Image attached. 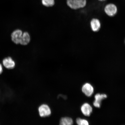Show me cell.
<instances>
[{
	"label": "cell",
	"mask_w": 125,
	"mask_h": 125,
	"mask_svg": "<svg viewBox=\"0 0 125 125\" xmlns=\"http://www.w3.org/2000/svg\"><path fill=\"white\" fill-rule=\"evenodd\" d=\"M107 97V95L104 94H97L95 95V100L93 103V105L95 107L100 108L101 107V101Z\"/></svg>",
	"instance_id": "7"
},
{
	"label": "cell",
	"mask_w": 125,
	"mask_h": 125,
	"mask_svg": "<svg viewBox=\"0 0 125 125\" xmlns=\"http://www.w3.org/2000/svg\"><path fill=\"white\" fill-rule=\"evenodd\" d=\"M3 72V68L2 65L0 63V74H1Z\"/></svg>",
	"instance_id": "14"
},
{
	"label": "cell",
	"mask_w": 125,
	"mask_h": 125,
	"mask_svg": "<svg viewBox=\"0 0 125 125\" xmlns=\"http://www.w3.org/2000/svg\"><path fill=\"white\" fill-rule=\"evenodd\" d=\"M78 0H67V4L73 3L77 1Z\"/></svg>",
	"instance_id": "13"
},
{
	"label": "cell",
	"mask_w": 125,
	"mask_h": 125,
	"mask_svg": "<svg viewBox=\"0 0 125 125\" xmlns=\"http://www.w3.org/2000/svg\"><path fill=\"white\" fill-rule=\"evenodd\" d=\"M42 4L46 7H51L55 4L54 0H42Z\"/></svg>",
	"instance_id": "11"
},
{
	"label": "cell",
	"mask_w": 125,
	"mask_h": 125,
	"mask_svg": "<svg viewBox=\"0 0 125 125\" xmlns=\"http://www.w3.org/2000/svg\"><path fill=\"white\" fill-rule=\"evenodd\" d=\"M39 112L41 117L48 116L51 114V110L49 106L46 104H42L39 107Z\"/></svg>",
	"instance_id": "3"
},
{
	"label": "cell",
	"mask_w": 125,
	"mask_h": 125,
	"mask_svg": "<svg viewBox=\"0 0 125 125\" xmlns=\"http://www.w3.org/2000/svg\"><path fill=\"white\" fill-rule=\"evenodd\" d=\"M23 32L21 30L17 29L12 32L11 35L12 41L16 44H20Z\"/></svg>",
	"instance_id": "4"
},
{
	"label": "cell",
	"mask_w": 125,
	"mask_h": 125,
	"mask_svg": "<svg viewBox=\"0 0 125 125\" xmlns=\"http://www.w3.org/2000/svg\"><path fill=\"white\" fill-rule=\"evenodd\" d=\"M81 110L83 115L86 116H89L93 111V108L88 103H85L81 107Z\"/></svg>",
	"instance_id": "8"
},
{
	"label": "cell",
	"mask_w": 125,
	"mask_h": 125,
	"mask_svg": "<svg viewBox=\"0 0 125 125\" xmlns=\"http://www.w3.org/2000/svg\"></svg>",
	"instance_id": "16"
},
{
	"label": "cell",
	"mask_w": 125,
	"mask_h": 125,
	"mask_svg": "<svg viewBox=\"0 0 125 125\" xmlns=\"http://www.w3.org/2000/svg\"><path fill=\"white\" fill-rule=\"evenodd\" d=\"M73 121L71 118L68 117H63L61 119L60 125H71L73 124Z\"/></svg>",
	"instance_id": "10"
},
{
	"label": "cell",
	"mask_w": 125,
	"mask_h": 125,
	"mask_svg": "<svg viewBox=\"0 0 125 125\" xmlns=\"http://www.w3.org/2000/svg\"><path fill=\"white\" fill-rule=\"evenodd\" d=\"M104 11L108 16L112 18L117 14L118 10L117 6L115 4L110 3L105 6L104 8Z\"/></svg>",
	"instance_id": "1"
},
{
	"label": "cell",
	"mask_w": 125,
	"mask_h": 125,
	"mask_svg": "<svg viewBox=\"0 0 125 125\" xmlns=\"http://www.w3.org/2000/svg\"><path fill=\"white\" fill-rule=\"evenodd\" d=\"M31 40L30 35L29 33L27 32H23L20 40V44L23 46H26L29 44Z\"/></svg>",
	"instance_id": "9"
},
{
	"label": "cell",
	"mask_w": 125,
	"mask_h": 125,
	"mask_svg": "<svg viewBox=\"0 0 125 125\" xmlns=\"http://www.w3.org/2000/svg\"><path fill=\"white\" fill-rule=\"evenodd\" d=\"M76 123L79 125H88V122L87 120L78 118L76 120Z\"/></svg>",
	"instance_id": "12"
},
{
	"label": "cell",
	"mask_w": 125,
	"mask_h": 125,
	"mask_svg": "<svg viewBox=\"0 0 125 125\" xmlns=\"http://www.w3.org/2000/svg\"><path fill=\"white\" fill-rule=\"evenodd\" d=\"M82 90L83 93L88 97L91 96L94 92V89L93 86L88 83H86L83 85Z\"/></svg>",
	"instance_id": "5"
},
{
	"label": "cell",
	"mask_w": 125,
	"mask_h": 125,
	"mask_svg": "<svg viewBox=\"0 0 125 125\" xmlns=\"http://www.w3.org/2000/svg\"><path fill=\"white\" fill-rule=\"evenodd\" d=\"M100 20L96 18H92L90 22L91 29L94 32H97L100 30L101 28Z\"/></svg>",
	"instance_id": "2"
},
{
	"label": "cell",
	"mask_w": 125,
	"mask_h": 125,
	"mask_svg": "<svg viewBox=\"0 0 125 125\" xmlns=\"http://www.w3.org/2000/svg\"><path fill=\"white\" fill-rule=\"evenodd\" d=\"M3 64L6 68L11 69L15 67V64L11 57H8L4 58L3 60Z\"/></svg>",
	"instance_id": "6"
},
{
	"label": "cell",
	"mask_w": 125,
	"mask_h": 125,
	"mask_svg": "<svg viewBox=\"0 0 125 125\" xmlns=\"http://www.w3.org/2000/svg\"><path fill=\"white\" fill-rule=\"evenodd\" d=\"M98 0L100 1H104L105 0Z\"/></svg>",
	"instance_id": "15"
}]
</instances>
